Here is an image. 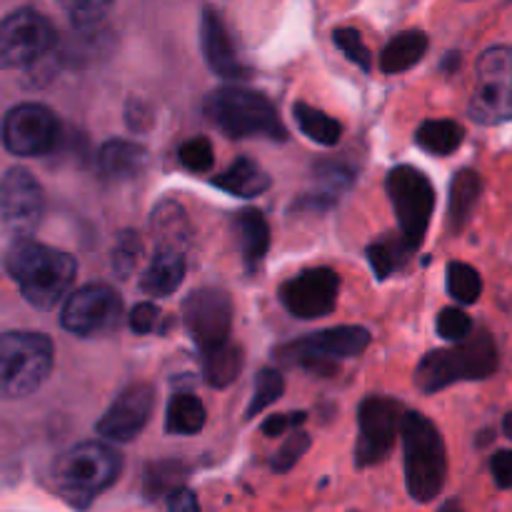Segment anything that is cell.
Here are the masks:
<instances>
[{"label": "cell", "mask_w": 512, "mask_h": 512, "mask_svg": "<svg viewBox=\"0 0 512 512\" xmlns=\"http://www.w3.org/2000/svg\"><path fill=\"white\" fill-rule=\"evenodd\" d=\"M405 483L408 493L418 503H430L445 488L448 478V455L438 425L420 413H405L403 420Z\"/></svg>", "instance_id": "4"}, {"label": "cell", "mask_w": 512, "mask_h": 512, "mask_svg": "<svg viewBox=\"0 0 512 512\" xmlns=\"http://www.w3.org/2000/svg\"><path fill=\"white\" fill-rule=\"evenodd\" d=\"M58 130L60 125L53 110L40 103H20L5 115L3 143L10 153L35 158L53 150Z\"/></svg>", "instance_id": "13"}, {"label": "cell", "mask_w": 512, "mask_h": 512, "mask_svg": "<svg viewBox=\"0 0 512 512\" xmlns=\"http://www.w3.org/2000/svg\"><path fill=\"white\" fill-rule=\"evenodd\" d=\"M145 163H148V153H145L143 145L133 143V140H108L98 150L100 175L105 180H113V183L138 178Z\"/></svg>", "instance_id": "19"}, {"label": "cell", "mask_w": 512, "mask_h": 512, "mask_svg": "<svg viewBox=\"0 0 512 512\" xmlns=\"http://www.w3.org/2000/svg\"><path fill=\"white\" fill-rule=\"evenodd\" d=\"M333 40H335V45H338V48L348 55L350 63H355L358 68H363L365 73H370V70H373V55H370V50H368V45H365L360 30L338 28L335 30Z\"/></svg>", "instance_id": "36"}, {"label": "cell", "mask_w": 512, "mask_h": 512, "mask_svg": "<svg viewBox=\"0 0 512 512\" xmlns=\"http://www.w3.org/2000/svg\"><path fill=\"white\" fill-rule=\"evenodd\" d=\"M413 245L403 238V233L395 235V238H383L378 243H373L368 248V260L370 268H373L375 278L385 280L395 273V270L403 268L405 263L413 255Z\"/></svg>", "instance_id": "27"}, {"label": "cell", "mask_w": 512, "mask_h": 512, "mask_svg": "<svg viewBox=\"0 0 512 512\" xmlns=\"http://www.w3.org/2000/svg\"><path fill=\"white\" fill-rule=\"evenodd\" d=\"M140 255H143V238H140L135 230H123L115 238V248H113V258H110V265H113V273L118 278H130V273L138 265Z\"/></svg>", "instance_id": "33"}, {"label": "cell", "mask_w": 512, "mask_h": 512, "mask_svg": "<svg viewBox=\"0 0 512 512\" xmlns=\"http://www.w3.org/2000/svg\"><path fill=\"white\" fill-rule=\"evenodd\" d=\"M235 230H238L240 240V255H243V263L250 273L263 265L265 253L270 248V228L268 220L260 210L245 208L240 210L238 218H235Z\"/></svg>", "instance_id": "20"}, {"label": "cell", "mask_w": 512, "mask_h": 512, "mask_svg": "<svg viewBox=\"0 0 512 512\" xmlns=\"http://www.w3.org/2000/svg\"><path fill=\"white\" fill-rule=\"evenodd\" d=\"M183 323L200 350L215 348L230 340L233 300L225 290L218 288L195 290L183 303Z\"/></svg>", "instance_id": "14"}, {"label": "cell", "mask_w": 512, "mask_h": 512, "mask_svg": "<svg viewBox=\"0 0 512 512\" xmlns=\"http://www.w3.org/2000/svg\"><path fill=\"white\" fill-rule=\"evenodd\" d=\"M498 370V348L490 333L468 335L455 348L433 350L415 368V385L423 393H438L463 380H485Z\"/></svg>", "instance_id": "3"}, {"label": "cell", "mask_w": 512, "mask_h": 512, "mask_svg": "<svg viewBox=\"0 0 512 512\" xmlns=\"http://www.w3.org/2000/svg\"><path fill=\"white\" fill-rule=\"evenodd\" d=\"M283 390H285L283 373L275 368H265L263 373L258 375V383H255V395H253V400H250L245 418L250 420V418H255L258 413H263L265 408H270L275 400H280Z\"/></svg>", "instance_id": "34"}, {"label": "cell", "mask_w": 512, "mask_h": 512, "mask_svg": "<svg viewBox=\"0 0 512 512\" xmlns=\"http://www.w3.org/2000/svg\"><path fill=\"white\" fill-rule=\"evenodd\" d=\"M470 330H473V318L465 310H460L458 305L455 308H443V313L438 315V333L445 340L460 343V340L468 338Z\"/></svg>", "instance_id": "39"}, {"label": "cell", "mask_w": 512, "mask_h": 512, "mask_svg": "<svg viewBox=\"0 0 512 512\" xmlns=\"http://www.w3.org/2000/svg\"><path fill=\"white\" fill-rule=\"evenodd\" d=\"M185 278V253L180 248H170V245H160L158 253L150 260L148 270L140 278V288L143 293L153 295V298H168L175 290L183 285Z\"/></svg>", "instance_id": "18"}, {"label": "cell", "mask_w": 512, "mask_h": 512, "mask_svg": "<svg viewBox=\"0 0 512 512\" xmlns=\"http://www.w3.org/2000/svg\"><path fill=\"white\" fill-rule=\"evenodd\" d=\"M480 193H483V178H480L478 170H460L453 178V185H450V208H448V223L453 233H460V230L468 225L470 215H473V208L478 205Z\"/></svg>", "instance_id": "21"}, {"label": "cell", "mask_w": 512, "mask_h": 512, "mask_svg": "<svg viewBox=\"0 0 512 512\" xmlns=\"http://www.w3.org/2000/svg\"><path fill=\"white\" fill-rule=\"evenodd\" d=\"M420 148L433 155H450L460 148L465 138V130L455 120H425L418 128Z\"/></svg>", "instance_id": "28"}, {"label": "cell", "mask_w": 512, "mask_h": 512, "mask_svg": "<svg viewBox=\"0 0 512 512\" xmlns=\"http://www.w3.org/2000/svg\"><path fill=\"white\" fill-rule=\"evenodd\" d=\"M5 270L35 308H53L75 280V260L68 253L30 238H15L5 253Z\"/></svg>", "instance_id": "1"}, {"label": "cell", "mask_w": 512, "mask_h": 512, "mask_svg": "<svg viewBox=\"0 0 512 512\" xmlns=\"http://www.w3.org/2000/svg\"><path fill=\"white\" fill-rule=\"evenodd\" d=\"M425 53H428V35L423 30H405L385 45L383 55H380V70L388 75L405 73L418 65Z\"/></svg>", "instance_id": "23"}, {"label": "cell", "mask_w": 512, "mask_h": 512, "mask_svg": "<svg viewBox=\"0 0 512 512\" xmlns=\"http://www.w3.org/2000/svg\"><path fill=\"white\" fill-rule=\"evenodd\" d=\"M200 508L198 498L190 493L188 488H178L175 493L168 495V510L173 512H195Z\"/></svg>", "instance_id": "43"}, {"label": "cell", "mask_w": 512, "mask_h": 512, "mask_svg": "<svg viewBox=\"0 0 512 512\" xmlns=\"http://www.w3.org/2000/svg\"><path fill=\"white\" fill-rule=\"evenodd\" d=\"M213 185L238 198H258L270 188V175L253 160L238 158L223 175L213 180Z\"/></svg>", "instance_id": "25"}, {"label": "cell", "mask_w": 512, "mask_h": 512, "mask_svg": "<svg viewBox=\"0 0 512 512\" xmlns=\"http://www.w3.org/2000/svg\"><path fill=\"white\" fill-rule=\"evenodd\" d=\"M180 163L185 165L193 173H205V170L213 168V145L208 138H193L188 143L180 145L178 150Z\"/></svg>", "instance_id": "38"}, {"label": "cell", "mask_w": 512, "mask_h": 512, "mask_svg": "<svg viewBox=\"0 0 512 512\" xmlns=\"http://www.w3.org/2000/svg\"><path fill=\"white\" fill-rule=\"evenodd\" d=\"M490 470H493V478L498 483V488L510 490L512 488V450H498V453L490 458Z\"/></svg>", "instance_id": "42"}, {"label": "cell", "mask_w": 512, "mask_h": 512, "mask_svg": "<svg viewBox=\"0 0 512 512\" xmlns=\"http://www.w3.org/2000/svg\"><path fill=\"white\" fill-rule=\"evenodd\" d=\"M448 293L458 300L460 305L478 303L480 293H483V278L478 270L468 263L453 260L448 265Z\"/></svg>", "instance_id": "32"}, {"label": "cell", "mask_w": 512, "mask_h": 512, "mask_svg": "<svg viewBox=\"0 0 512 512\" xmlns=\"http://www.w3.org/2000/svg\"><path fill=\"white\" fill-rule=\"evenodd\" d=\"M123 300L110 285L90 283L75 290L63 305L60 323L78 338H93L113 330L120 323Z\"/></svg>", "instance_id": "11"}, {"label": "cell", "mask_w": 512, "mask_h": 512, "mask_svg": "<svg viewBox=\"0 0 512 512\" xmlns=\"http://www.w3.org/2000/svg\"><path fill=\"white\" fill-rule=\"evenodd\" d=\"M305 420H308V415L305 413H278V415H270L260 430H263V435H268V438H280L283 433H290V430L300 428Z\"/></svg>", "instance_id": "41"}, {"label": "cell", "mask_w": 512, "mask_h": 512, "mask_svg": "<svg viewBox=\"0 0 512 512\" xmlns=\"http://www.w3.org/2000/svg\"><path fill=\"white\" fill-rule=\"evenodd\" d=\"M205 425V408L195 395L180 393L170 400L168 418H165V430L178 435H195Z\"/></svg>", "instance_id": "30"}, {"label": "cell", "mask_w": 512, "mask_h": 512, "mask_svg": "<svg viewBox=\"0 0 512 512\" xmlns=\"http://www.w3.org/2000/svg\"><path fill=\"white\" fill-rule=\"evenodd\" d=\"M503 433L508 435V438L512 440V413H508V415H505V418H503Z\"/></svg>", "instance_id": "44"}, {"label": "cell", "mask_w": 512, "mask_h": 512, "mask_svg": "<svg viewBox=\"0 0 512 512\" xmlns=\"http://www.w3.org/2000/svg\"><path fill=\"white\" fill-rule=\"evenodd\" d=\"M308 448H310V435L305 433V430L295 428L293 435L280 445L275 458L270 460V468H273L275 473H288V470H293L295 465H298V460L308 453Z\"/></svg>", "instance_id": "37"}, {"label": "cell", "mask_w": 512, "mask_h": 512, "mask_svg": "<svg viewBox=\"0 0 512 512\" xmlns=\"http://www.w3.org/2000/svg\"><path fill=\"white\" fill-rule=\"evenodd\" d=\"M185 478H188V468L178 460H163V463H153L145 470L143 493L148 500H158L163 495L175 493L183 488Z\"/></svg>", "instance_id": "31"}, {"label": "cell", "mask_w": 512, "mask_h": 512, "mask_svg": "<svg viewBox=\"0 0 512 512\" xmlns=\"http://www.w3.org/2000/svg\"><path fill=\"white\" fill-rule=\"evenodd\" d=\"M60 8L65 10L70 23L80 30L95 28L100 20L113 8V0H60Z\"/></svg>", "instance_id": "35"}, {"label": "cell", "mask_w": 512, "mask_h": 512, "mask_svg": "<svg viewBox=\"0 0 512 512\" xmlns=\"http://www.w3.org/2000/svg\"><path fill=\"white\" fill-rule=\"evenodd\" d=\"M203 113L230 138L285 140V125L263 93L245 88H218L203 100Z\"/></svg>", "instance_id": "2"}, {"label": "cell", "mask_w": 512, "mask_h": 512, "mask_svg": "<svg viewBox=\"0 0 512 512\" xmlns=\"http://www.w3.org/2000/svg\"><path fill=\"white\" fill-rule=\"evenodd\" d=\"M293 113H295V120H298L300 130H303L310 140H315V143L320 145H328V148L330 145L340 143L343 125H340L335 118H330L328 113H323V110L313 108V105L308 103H295Z\"/></svg>", "instance_id": "29"}, {"label": "cell", "mask_w": 512, "mask_h": 512, "mask_svg": "<svg viewBox=\"0 0 512 512\" xmlns=\"http://www.w3.org/2000/svg\"><path fill=\"white\" fill-rule=\"evenodd\" d=\"M308 340L315 350L325 353L328 358L343 360L355 358L370 345V333L360 325H340V328H328L318 335H310Z\"/></svg>", "instance_id": "22"}, {"label": "cell", "mask_w": 512, "mask_h": 512, "mask_svg": "<svg viewBox=\"0 0 512 512\" xmlns=\"http://www.w3.org/2000/svg\"><path fill=\"white\" fill-rule=\"evenodd\" d=\"M53 340L43 333L10 330L0 335V395L28 398L53 370Z\"/></svg>", "instance_id": "6"}, {"label": "cell", "mask_w": 512, "mask_h": 512, "mask_svg": "<svg viewBox=\"0 0 512 512\" xmlns=\"http://www.w3.org/2000/svg\"><path fill=\"white\" fill-rule=\"evenodd\" d=\"M340 278L330 268H310L280 288V303L295 318L315 320L333 313L338 303Z\"/></svg>", "instance_id": "15"}, {"label": "cell", "mask_w": 512, "mask_h": 512, "mask_svg": "<svg viewBox=\"0 0 512 512\" xmlns=\"http://www.w3.org/2000/svg\"><path fill=\"white\" fill-rule=\"evenodd\" d=\"M153 230L155 238L160 240V245H170V248H180L190 243V223L185 210L180 208L173 200H165L155 208L153 213Z\"/></svg>", "instance_id": "26"}, {"label": "cell", "mask_w": 512, "mask_h": 512, "mask_svg": "<svg viewBox=\"0 0 512 512\" xmlns=\"http://www.w3.org/2000/svg\"><path fill=\"white\" fill-rule=\"evenodd\" d=\"M388 198L393 203L395 215H398L400 233L403 238L418 250L423 245L425 233L430 228L435 210V188L423 170L413 165H398L388 173L385 180Z\"/></svg>", "instance_id": "7"}, {"label": "cell", "mask_w": 512, "mask_h": 512, "mask_svg": "<svg viewBox=\"0 0 512 512\" xmlns=\"http://www.w3.org/2000/svg\"><path fill=\"white\" fill-rule=\"evenodd\" d=\"M120 470H123V458L118 450L88 440L68 448L55 460L53 480L63 498L83 508L120 478Z\"/></svg>", "instance_id": "5"}, {"label": "cell", "mask_w": 512, "mask_h": 512, "mask_svg": "<svg viewBox=\"0 0 512 512\" xmlns=\"http://www.w3.org/2000/svg\"><path fill=\"white\" fill-rule=\"evenodd\" d=\"M55 38L53 23L38 10H15L0 20V70L35 63L53 50Z\"/></svg>", "instance_id": "9"}, {"label": "cell", "mask_w": 512, "mask_h": 512, "mask_svg": "<svg viewBox=\"0 0 512 512\" xmlns=\"http://www.w3.org/2000/svg\"><path fill=\"white\" fill-rule=\"evenodd\" d=\"M158 320H160V310L158 305L153 303H140L130 310V328L133 333L138 335H148L158 328Z\"/></svg>", "instance_id": "40"}, {"label": "cell", "mask_w": 512, "mask_h": 512, "mask_svg": "<svg viewBox=\"0 0 512 512\" xmlns=\"http://www.w3.org/2000/svg\"><path fill=\"white\" fill-rule=\"evenodd\" d=\"M155 408V390L148 383H135L118 395L108 413L98 420L95 430L113 443H130L143 433Z\"/></svg>", "instance_id": "16"}, {"label": "cell", "mask_w": 512, "mask_h": 512, "mask_svg": "<svg viewBox=\"0 0 512 512\" xmlns=\"http://www.w3.org/2000/svg\"><path fill=\"white\" fill-rule=\"evenodd\" d=\"M405 408L393 398H365L358 408L360 440L355 448L358 468L378 465L393 453L398 433L403 430Z\"/></svg>", "instance_id": "10"}, {"label": "cell", "mask_w": 512, "mask_h": 512, "mask_svg": "<svg viewBox=\"0 0 512 512\" xmlns=\"http://www.w3.org/2000/svg\"><path fill=\"white\" fill-rule=\"evenodd\" d=\"M468 113L480 125L512 120V48L498 45L480 55L478 88L470 98Z\"/></svg>", "instance_id": "8"}, {"label": "cell", "mask_w": 512, "mask_h": 512, "mask_svg": "<svg viewBox=\"0 0 512 512\" xmlns=\"http://www.w3.org/2000/svg\"><path fill=\"white\" fill-rule=\"evenodd\" d=\"M200 43H203L205 60L210 68L223 78H248V68L240 63L235 53L233 38L225 28L223 18L215 10H205L203 23H200Z\"/></svg>", "instance_id": "17"}, {"label": "cell", "mask_w": 512, "mask_h": 512, "mask_svg": "<svg viewBox=\"0 0 512 512\" xmlns=\"http://www.w3.org/2000/svg\"><path fill=\"white\" fill-rule=\"evenodd\" d=\"M243 365V348L230 343V340L215 345V348L203 350V375L213 388H228L230 383H235L238 375L243 373Z\"/></svg>", "instance_id": "24"}, {"label": "cell", "mask_w": 512, "mask_h": 512, "mask_svg": "<svg viewBox=\"0 0 512 512\" xmlns=\"http://www.w3.org/2000/svg\"><path fill=\"white\" fill-rule=\"evenodd\" d=\"M45 213L43 188L25 168H10L0 180V218L15 238H30Z\"/></svg>", "instance_id": "12"}]
</instances>
